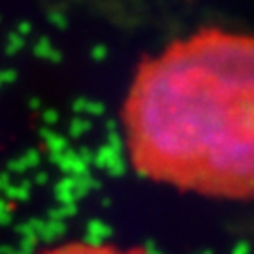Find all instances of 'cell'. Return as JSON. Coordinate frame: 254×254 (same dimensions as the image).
Returning a JSON list of instances; mask_svg holds the SVG:
<instances>
[{
    "mask_svg": "<svg viewBox=\"0 0 254 254\" xmlns=\"http://www.w3.org/2000/svg\"><path fill=\"white\" fill-rule=\"evenodd\" d=\"M42 254H149L141 247H117L109 243H89V241H68Z\"/></svg>",
    "mask_w": 254,
    "mask_h": 254,
    "instance_id": "2",
    "label": "cell"
},
{
    "mask_svg": "<svg viewBox=\"0 0 254 254\" xmlns=\"http://www.w3.org/2000/svg\"><path fill=\"white\" fill-rule=\"evenodd\" d=\"M121 123L137 175L205 198L254 200V34L203 27L149 55Z\"/></svg>",
    "mask_w": 254,
    "mask_h": 254,
    "instance_id": "1",
    "label": "cell"
}]
</instances>
